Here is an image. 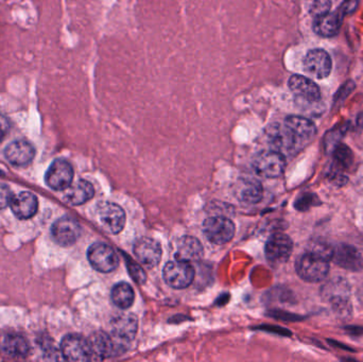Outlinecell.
Masks as SVG:
<instances>
[{"mask_svg": "<svg viewBox=\"0 0 363 362\" xmlns=\"http://www.w3.org/2000/svg\"><path fill=\"white\" fill-rule=\"evenodd\" d=\"M317 128L311 120L301 116H289L283 123H275L268 130V138L273 150L293 155L312 142Z\"/></svg>", "mask_w": 363, "mask_h": 362, "instance_id": "obj_1", "label": "cell"}, {"mask_svg": "<svg viewBox=\"0 0 363 362\" xmlns=\"http://www.w3.org/2000/svg\"><path fill=\"white\" fill-rule=\"evenodd\" d=\"M329 260L327 258L309 251L301 256L300 260L296 262V272L305 281L319 283L329 274Z\"/></svg>", "mask_w": 363, "mask_h": 362, "instance_id": "obj_2", "label": "cell"}, {"mask_svg": "<svg viewBox=\"0 0 363 362\" xmlns=\"http://www.w3.org/2000/svg\"><path fill=\"white\" fill-rule=\"evenodd\" d=\"M321 295L325 301L333 304L338 311H350V286L343 277L337 276L329 279L321 289Z\"/></svg>", "mask_w": 363, "mask_h": 362, "instance_id": "obj_3", "label": "cell"}, {"mask_svg": "<svg viewBox=\"0 0 363 362\" xmlns=\"http://www.w3.org/2000/svg\"><path fill=\"white\" fill-rule=\"evenodd\" d=\"M194 274V267L184 260H172L166 264L163 270L166 284L174 289L187 288L192 284Z\"/></svg>", "mask_w": 363, "mask_h": 362, "instance_id": "obj_4", "label": "cell"}, {"mask_svg": "<svg viewBox=\"0 0 363 362\" xmlns=\"http://www.w3.org/2000/svg\"><path fill=\"white\" fill-rule=\"evenodd\" d=\"M286 167V159L282 153L271 150L261 152L253 162V168L258 175L268 179H275L283 175Z\"/></svg>", "mask_w": 363, "mask_h": 362, "instance_id": "obj_5", "label": "cell"}, {"mask_svg": "<svg viewBox=\"0 0 363 362\" xmlns=\"http://www.w3.org/2000/svg\"><path fill=\"white\" fill-rule=\"evenodd\" d=\"M87 258L95 270L103 273L113 272L119 264L117 253L107 243H97L91 246L87 251Z\"/></svg>", "mask_w": 363, "mask_h": 362, "instance_id": "obj_6", "label": "cell"}, {"mask_svg": "<svg viewBox=\"0 0 363 362\" xmlns=\"http://www.w3.org/2000/svg\"><path fill=\"white\" fill-rule=\"evenodd\" d=\"M203 232L211 243L224 245L233 239L235 224L225 217H211L203 223Z\"/></svg>", "mask_w": 363, "mask_h": 362, "instance_id": "obj_7", "label": "cell"}, {"mask_svg": "<svg viewBox=\"0 0 363 362\" xmlns=\"http://www.w3.org/2000/svg\"><path fill=\"white\" fill-rule=\"evenodd\" d=\"M97 218L103 229L116 235L124 229L126 224V213L117 204L103 202L97 208Z\"/></svg>", "mask_w": 363, "mask_h": 362, "instance_id": "obj_8", "label": "cell"}, {"mask_svg": "<svg viewBox=\"0 0 363 362\" xmlns=\"http://www.w3.org/2000/svg\"><path fill=\"white\" fill-rule=\"evenodd\" d=\"M74 180V169L65 159H55L47 170L45 181L53 190L62 192L72 185Z\"/></svg>", "mask_w": 363, "mask_h": 362, "instance_id": "obj_9", "label": "cell"}, {"mask_svg": "<svg viewBox=\"0 0 363 362\" xmlns=\"http://www.w3.org/2000/svg\"><path fill=\"white\" fill-rule=\"evenodd\" d=\"M293 243L289 236L275 234L269 238L265 245V256L273 264H285L291 256Z\"/></svg>", "mask_w": 363, "mask_h": 362, "instance_id": "obj_10", "label": "cell"}, {"mask_svg": "<svg viewBox=\"0 0 363 362\" xmlns=\"http://www.w3.org/2000/svg\"><path fill=\"white\" fill-rule=\"evenodd\" d=\"M62 356L68 361L80 362L92 360L88 340L80 335H67L61 342Z\"/></svg>", "mask_w": 363, "mask_h": 362, "instance_id": "obj_11", "label": "cell"}, {"mask_svg": "<svg viewBox=\"0 0 363 362\" xmlns=\"http://www.w3.org/2000/svg\"><path fill=\"white\" fill-rule=\"evenodd\" d=\"M81 225L72 217H62L53 223L51 234L59 245L70 247L78 241L81 236Z\"/></svg>", "mask_w": 363, "mask_h": 362, "instance_id": "obj_12", "label": "cell"}, {"mask_svg": "<svg viewBox=\"0 0 363 362\" xmlns=\"http://www.w3.org/2000/svg\"><path fill=\"white\" fill-rule=\"evenodd\" d=\"M133 251L138 262L149 269L154 268L159 264L163 254L161 245L157 240L149 237L140 238L135 243Z\"/></svg>", "mask_w": 363, "mask_h": 362, "instance_id": "obj_13", "label": "cell"}, {"mask_svg": "<svg viewBox=\"0 0 363 362\" xmlns=\"http://www.w3.org/2000/svg\"><path fill=\"white\" fill-rule=\"evenodd\" d=\"M304 68L307 74L315 78H326L331 72V57L322 49H313L305 57Z\"/></svg>", "mask_w": 363, "mask_h": 362, "instance_id": "obj_14", "label": "cell"}, {"mask_svg": "<svg viewBox=\"0 0 363 362\" xmlns=\"http://www.w3.org/2000/svg\"><path fill=\"white\" fill-rule=\"evenodd\" d=\"M288 86L296 97L307 102H317L321 99L320 88L306 76L293 74L289 79Z\"/></svg>", "mask_w": 363, "mask_h": 362, "instance_id": "obj_15", "label": "cell"}, {"mask_svg": "<svg viewBox=\"0 0 363 362\" xmlns=\"http://www.w3.org/2000/svg\"><path fill=\"white\" fill-rule=\"evenodd\" d=\"M138 318L132 314H124L112 321V335L119 342H130L138 333Z\"/></svg>", "mask_w": 363, "mask_h": 362, "instance_id": "obj_16", "label": "cell"}, {"mask_svg": "<svg viewBox=\"0 0 363 362\" xmlns=\"http://www.w3.org/2000/svg\"><path fill=\"white\" fill-rule=\"evenodd\" d=\"M35 151L32 145L27 140H15L11 142L9 146L6 148V159L18 167H25L32 162L34 159Z\"/></svg>", "mask_w": 363, "mask_h": 362, "instance_id": "obj_17", "label": "cell"}, {"mask_svg": "<svg viewBox=\"0 0 363 362\" xmlns=\"http://www.w3.org/2000/svg\"><path fill=\"white\" fill-rule=\"evenodd\" d=\"M10 208L18 219L26 220L32 218L37 214L39 202L37 196L31 192H20L12 198Z\"/></svg>", "mask_w": 363, "mask_h": 362, "instance_id": "obj_18", "label": "cell"}, {"mask_svg": "<svg viewBox=\"0 0 363 362\" xmlns=\"http://www.w3.org/2000/svg\"><path fill=\"white\" fill-rule=\"evenodd\" d=\"M333 260L341 268L352 272H359L363 269V258L352 246L341 245L334 250Z\"/></svg>", "mask_w": 363, "mask_h": 362, "instance_id": "obj_19", "label": "cell"}, {"mask_svg": "<svg viewBox=\"0 0 363 362\" xmlns=\"http://www.w3.org/2000/svg\"><path fill=\"white\" fill-rule=\"evenodd\" d=\"M204 250L197 238L192 236H184L178 240L176 248V260L184 262H198L202 258Z\"/></svg>", "mask_w": 363, "mask_h": 362, "instance_id": "obj_20", "label": "cell"}, {"mask_svg": "<svg viewBox=\"0 0 363 362\" xmlns=\"http://www.w3.org/2000/svg\"><path fill=\"white\" fill-rule=\"evenodd\" d=\"M343 18L344 16L342 15L339 10L333 12V13L329 12V13L317 16V18H315V24H313V30L320 36H335L339 32Z\"/></svg>", "mask_w": 363, "mask_h": 362, "instance_id": "obj_21", "label": "cell"}, {"mask_svg": "<svg viewBox=\"0 0 363 362\" xmlns=\"http://www.w3.org/2000/svg\"><path fill=\"white\" fill-rule=\"evenodd\" d=\"M89 349L92 360H105L114 353V341L109 335L103 332H96L89 337Z\"/></svg>", "mask_w": 363, "mask_h": 362, "instance_id": "obj_22", "label": "cell"}, {"mask_svg": "<svg viewBox=\"0 0 363 362\" xmlns=\"http://www.w3.org/2000/svg\"><path fill=\"white\" fill-rule=\"evenodd\" d=\"M94 186L85 180H79L66 189L65 200L70 206H78L86 203L94 196Z\"/></svg>", "mask_w": 363, "mask_h": 362, "instance_id": "obj_23", "label": "cell"}, {"mask_svg": "<svg viewBox=\"0 0 363 362\" xmlns=\"http://www.w3.org/2000/svg\"><path fill=\"white\" fill-rule=\"evenodd\" d=\"M235 194L242 202L257 203L263 196V186L257 180L246 177V179L239 180L236 185Z\"/></svg>", "mask_w": 363, "mask_h": 362, "instance_id": "obj_24", "label": "cell"}, {"mask_svg": "<svg viewBox=\"0 0 363 362\" xmlns=\"http://www.w3.org/2000/svg\"><path fill=\"white\" fill-rule=\"evenodd\" d=\"M1 347L4 353L12 358L26 357L30 351L28 341L24 337L18 335L6 337Z\"/></svg>", "mask_w": 363, "mask_h": 362, "instance_id": "obj_25", "label": "cell"}, {"mask_svg": "<svg viewBox=\"0 0 363 362\" xmlns=\"http://www.w3.org/2000/svg\"><path fill=\"white\" fill-rule=\"evenodd\" d=\"M112 301L120 309H128L134 302V290L128 283H118L112 289Z\"/></svg>", "mask_w": 363, "mask_h": 362, "instance_id": "obj_26", "label": "cell"}, {"mask_svg": "<svg viewBox=\"0 0 363 362\" xmlns=\"http://www.w3.org/2000/svg\"><path fill=\"white\" fill-rule=\"evenodd\" d=\"M334 159L339 169H346L354 162L352 150L345 145H339L334 151Z\"/></svg>", "mask_w": 363, "mask_h": 362, "instance_id": "obj_27", "label": "cell"}, {"mask_svg": "<svg viewBox=\"0 0 363 362\" xmlns=\"http://www.w3.org/2000/svg\"><path fill=\"white\" fill-rule=\"evenodd\" d=\"M331 7V0H306L307 10L315 18L329 13Z\"/></svg>", "mask_w": 363, "mask_h": 362, "instance_id": "obj_28", "label": "cell"}, {"mask_svg": "<svg viewBox=\"0 0 363 362\" xmlns=\"http://www.w3.org/2000/svg\"><path fill=\"white\" fill-rule=\"evenodd\" d=\"M126 266L128 268V272L132 275L133 279H134L138 284H145V281H146L147 277L146 274H145V271L140 268V264H136V262H133L130 258L126 257Z\"/></svg>", "mask_w": 363, "mask_h": 362, "instance_id": "obj_29", "label": "cell"}, {"mask_svg": "<svg viewBox=\"0 0 363 362\" xmlns=\"http://www.w3.org/2000/svg\"><path fill=\"white\" fill-rule=\"evenodd\" d=\"M12 198H13V194H12L11 189L5 184H0V210H5L10 206Z\"/></svg>", "mask_w": 363, "mask_h": 362, "instance_id": "obj_30", "label": "cell"}, {"mask_svg": "<svg viewBox=\"0 0 363 362\" xmlns=\"http://www.w3.org/2000/svg\"><path fill=\"white\" fill-rule=\"evenodd\" d=\"M358 5L359 0H345V1L342 4L341 7L338 10L341 12L342 15L345 16L356 11Z\"/></svg>", "mask_w": 363, "mask_h": 362, "instance_id": "obj_31", "label": "cell"}, {"mask_svg": "<svg viewBox=\"0 0 363 362\" xmlns=\"http://www.w3.org/2000/svg\"><path fill=\"white\" fill-rule=\"evenodd\" d=\"M10 128H11V125H10L9 119L3 114H0V140L5 138L6 135L9 133Z\"/></svg>", "mask_w": 363, "mask_h": 362, "instance_id": "obj_32", "label": "cell"}, {"mask_svg": "<svg viewBox=\"0 0 363 362\" xmlns=\"http://www.w3.org/2000/svg\"><path fill=\"white\" fill-rule=\"evenodd\" d=\"M358 297L359 300H360L361 303L363 304V283L361 284L360 288H359Z\"/></svg>", "mask_w": 363, "mask_h": 362, "instance_id": "obj_33", "label": "cell"}]
</instances>
